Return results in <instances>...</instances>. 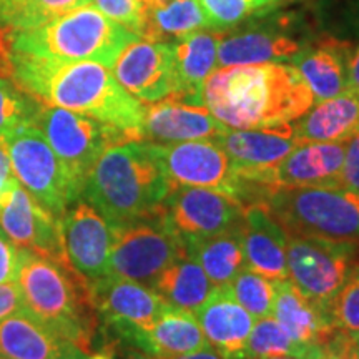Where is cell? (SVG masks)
<instances>
[{
	"instance_id": "1",
	"label": "cell",
	"mask_w": 359,
	"mask_h": 359,
	"mask_svg": "<svg viewBox=\"0 0 359 359\" xmlns=\"http://www.w3.org/2000/svg\"><path fill=\"white\" fill-rule=\"evenodd\" d=\"M11 79L47 107L100 120L142 140L145 105L128 93L109 67L8 52Z\"/></svg>"
},
{
	"instance_id": "2",
	"label": "cell",
	"mask_w": 359,
	"mask_h": 359,
	"mask_svg": "<svg viewBox=\"0 0 359 359\" xmlns=\"http://www.w3.org/2000/svg\"><path fill=\"white\" fill-rule=\"evenodd\" d=\"M201 100L231 130L293 123L314 105L311 90L290 64L223 67L205 80Z\"/></svg>"
},
{
	"instance_id": "3",
	"label": "cell",
	"mask_w": 359,
	"mask_h": 359,
	"mask_svg": "<svg viewBox=\"0 0 359 359\" xmlns=\"http://www.w3.org/2000/svg\"><path fill=\"white\" fill-rule=\"evenodd\" d=\"M175 187L151 143L133 140L100 156L82 195L110 226H118L160 218Z\"/></svg>"
},
{
	"instance_id": "4",
	"label": "cell",
	"mask_w": 359,
	"mask_h": 359,
	"mask_svg": "<svg viewBox=\"0 0 359 359\" xmlns=\"http://www.w3.org/2000/svg\"><path fill=\"white\" fill-rule=\"evenodd\" d=\"M17 283L24 309L83 353L92 354L98 313L88 280L72 264H62L20 248Z\"/></svg>"
},
{
	"instance_id": "5",
	"label": "cell",
	"mask_w": 359,
	"mask_h": 359,
	"mask_svg": "<svg viewBox=\"0 0 359 359\" xmlns=\"http://www.w3.org/2000/svg\"><path fill=\"white\" fill-rule=\"evenodd\" d=\"M137 34L109 19L95 6L77 7L47 24L19 32H6L7 50L57 60H88L115 65Z\"/></svg>"
},
{
	"instance_id": "6",
	"label": "cell",
	"mask_w": 359,
	"mask_h": 359,
	"mask_svg": "<svg viewBox=\"0 0 359 359\" xmlns=\"http://www.w3.org/2000/svg\"><path fill=\"white\" fill-rule=\"evenodd\" d=\"M288 235L359 245V195L336 187H275L266 200Z\"/></svg>"
},
{
	"instance_id": "7",
	"label": "cell",
	"mask_w": 359,
	"mask_h": 359,
	"mask_svg": "<svg viewBox=\"0 0 359 359\" xmlns=\"http://www.w3.org/2000/svg\"><path fill=\"white\" fill-rule=\"evenodd\" d=\"M34 125L47 138L80 193H83L88 175L109 148L133 142L127 132L114 125L43 103L35 115Z\"/></svg>"
},
{
	"instance_id": "8",
	"label": "cell",
	"mask_w": 359,
	"mask_h": 359,
	"mask_svg": "<svg viewBox=\"0 0 359 359\" xmlns=\"http://www.w3.org/2000/svg\"><path fill=\"white\" fill-rule=\"evenodd\" d=\"M358 243L288 235V278L309 302L327 313L331 302L359 269Z\"/></svg>"
},
{
	"instance_id": "9",
	"label": "cell",
	"mask_w": 359,
	"mask_h": 359,
	"mask_svg": "<svg viewBox=\"0 0 359 359\" xmlns=\"http://www.w3.org/2000/svg\"><path fill=\"white\" fill-rule=\"evenodd\" d=\"M15 178L43 208L62 218L67 208L80 198V190L34 123L22 125L6 135Z\"/></svg>"
},
{
	"instance_id": "10",
	"label": "cell",
	"mask_w": 359,
	"mask_h": 359,
	"mask_svg": "<svg viewBox=\"0 0 359 359\" xmlns=\"http://www.w3.org/2000/svg\"><path fill=\"white\" fill-rule=\"evenodd\" d=\"M151 147L175 185L224 193L243 206L253 201V185L236 177L230 158L215 140L151 143Z\"/></svg>"
},
{
	"instance_id": "11",
	"label": "cell",
	"mask_w": 359,
	"mask_h": 359,
	"mask_svg": "<svg viewBox=\"0 0 359 359\" xmlns=\"http://www.w3.org/2000/svg\"><path fill=\"white\" fill-rule=\"evenodd\" d=\"M161 217V215H160ZM111 228L109 275L154 286L156 278L185 257L182 241L161 218Z\"/></svg>"
},
{
	"instance_id": "12",
	"label": "cell",
	"mask_w": 359,
	"mask_h": 359,
	"mask_svg": "<svg viewBox=\"0 0 359 359\" xmlns=\"http://www.w3.org/2000/svg\"><path fill=\"white\" fill-rule=\"evenodd\" d=\"M296 17L264 12L223 34L218 43L217 67H240L290 62L308 40L294 37Z\"/></svg>"
},
{
	"instance_id": "13",
	"label": "cell",
	"mask_w": 359,
	"mask_h": 359,
	"mask_svg": "<svg viewBox=\"0 0 359 359\" xmlns=\"http://www.w3.org/2000/svg\"><path fill=\"white\" fill-rule=\"evenodd\" d=\"M161 222L180 240L210 238L243 228V205L224 193L177 185L165 200Z\"/></svg>"
},
{
	"instance_id": "14",
	"label": "cell",
	"mask_w": 359,
	"mask_h": 359,
	"mask_svg": "<svg viewBox=\"0 0 359 359\" xmlns=\"http://www.w3.org/2000/svg\"><path fill=\"white\" fill-rule=\"evenodd\" d=\"M0 230L22 250L57 263L72 264L67 257L62 219L43 208L20 183L0 203Z\"/></svg>"
},
{
	"instance_id": "15",
	"label": "cell",
	"mask_w": 359,
	"mask_h": 359,
	"mask_svg": "<svg viewBox=\"0 0 359 359\" xmlns=\"http://www.w3.org/2000/svg\"><path fill=\"white\" fill-rule=\"evenodd\" d=\"M88 285L98 318L114 338L133 327L151 325L168 306L154 288L122 276L105 275Z\"/></svg>"
},
{
	"instance_id": "16",
	"label": "cell",
	"mask_w": 359,
	"mask_h": 359,
	"mask_svg": "<svg viewBox=\"0 0 359 359\" xmlns=\"http://www.w3.org/2000/svg\"><path fill=\"white\" fill-rule=\"evenodd\" d=\"M111 69L118 83L142 103L160 102L177 90L173 42L140 37L120 53Z\"/></svg>"
},
{
	"instance_id": "17",
	"label": "cell",
	"mask_w": 359,
	"mask_h": 359,
	"mask_svg": "<svg viewBox=\"0 0 359 359\" xmlns=\"http://www.w3.org/2000/svg\"><path fill=\"white\" fill-rule=\"evenodd\" d=\"M213 140L228 155L238 178L264 187L268 173L299 145L291 123L255 130L228 128Z\"/></svg>"
},
{
	"instance_id": "18",
	"label": "cell",
	"mask_w": 359,
	"mask_h": 359,
	"mask_svg": "<svg viewBox=\"0 0 359 359\" xmlns=\"http://www.w3.org/2000/svg\"><path fill=\"white\" fill-rule=\"evenodd\" d=\"M62 219L67 257L88 281L109 275L111 228L88 201L75 200Z\"/></svg>"
},
{
	"instance_id": "19",
	"label": "cell",
	"mask_w": 359,
	"mask_h": 359,
	"mask_svg": "<svg viewBox=\"0 0 359 359\" xmlns=\"http://www.w3.org/2000/svg\"><path fill=\"white\" fill-rule=\"evenodd\" d=\"M156 359L183 356L210 346L195 314L168 304L156 320L145 327H133L115 338Z\"/></svg>"
},
{
	"instance_id": "20",
	"label": "cell",
	"mask_w": 359,
	"mask_h": 359,
	"mask_svg": "<svg viewBox=\"0 0 359 359\" xmlns=\"http://www.w3.org/2000/svg\"><path fill=\"white\" fill-rule=\"evenodd\" d=\"M226 132L228 127L218 122L205 105H190L168 97L145 107L142 140L151 143L213 140Z\"/></svg>"
},
{
	"instance_id": "21",
	"label": "cell",
	"mask_w": 359,
	"mask_h": 359,
	"mask_svg": "<svg viewBox=\"0 0 359 359\" xmlns=\"http://www.w3.org/2000/svg\"><path fill=\"white\" fill-rule=\"evenodd\" d=\"M241 238L246 266L269 280L288 278V233L273 215L266 201H255L243 206Z\"/></svg>"
},
{
	"instance_id": "22",
	"label": "cell",
	"mask_w": 359,
	"mask_h": 359,
	"mask_svg": "<svg viewBox=\"0 0 359 359\" xmlns=\"http://www.w3.org/2000/svg\"><path fill=\"white\" fill-rule=\"evenodd\" d=\"M195 318L215 351L224 359H245L255 318L236 302L230 286H215Z\"/></svg>"
},
{
	"instance_id": "23",
	"label": "cell",
	"mask_w": 359,
	"mask_h": 359,
	"mask_svg": "<svg viewBox=\"0 0 359 359\" xmlns=\"http://www.w3.org/2000/svg\"><path fill=\"white\" fill-rule=\"evenodd\" d=\"M344 160V142L299 143L266 177V187H336Z\"/></svg>"
},
{
	"instance_id": "24",
	"label": "cell",
	"mask_w": 359,
	"mask_h": 359,
	"mask_svg": "<svg viewBox=\"0 0 359 359\" xmlns=\"http://www.w3.org/2000/svg\"><path fill=\"white\" fill-rule=\"evenodd\" d=\"M0 356L7 359H87L90 354L22 309L0 321Z\"/></svg>"
},
{
	"instance_id": "25",
	"label": "cell",
	"mask_w": 359,
	"mask_h": 359,
	"mask_svg": "<svg viewBox=\"0 0 359 359\" xmlns=\"http://www.w3.org/2000/svg\"><path fill=\"white\" fill-rule=\"evenodd\" d=\"M351 47L334 39L306 42L290 60L311 90L314 103L346 92V64Z\"/></svg>"
},
{
	"instance_id": "26",
	"label": "cell",
	"mask_w": 359,
	"mask_h": 359,
	"mask_svg": "<svg viewBox=\"0 0 359 359\" xmlns=\"http://www.w3.org/2000/svg\"><path fill=\"white\" fill-rule=\"evenodd\" d=\"M222 35L212 29H201L173 42L177 90L172 98L190 105H203L201 92L205 80L217 69Z\"/></svg>"
},
{
	"instance_id": "27",
	"label": "cell",
	"mask_w": 359,
	"mask_h": 359,
	"mask_svg": "<svg viewBox=\"0 0 359 359\" xmlns=\"http://www.w3.org/2000/svg\"><path fill=\"white\" fill-rule=\"evenodd\" d=\"M271 316L291 339L304 346L326 343L338 331L331 325L327 313L309 302L290 278L276 280V296Z\"/></svg>"
},
{
	"instance_id": "28",
	"label": "cell",
	"mask_w": 359,
	"mask_h": 359,
	"mask_svg": "<svg viewBox=\"0 0 359 359\" xmlns=\"http://www.w3.org/2000/svg\"><path fill=\"white\" fill-rule=\"evenodd\" d=\"M291 127L299 143L346 142L359 132V95L346 90L316 103Z\"/></svg>"
},
{
	"instance_id": "29",
	"label": "cell",
	"mask_w": 359,
	"mask_h": 359,
	"mask_svg": "<svg viewBox=\"0 0 359 359\" xmlns=\"http://www.w3.org/2000/svg\"><path fill=\"white\" fill-rule=\"evenodd\" d=\"M180 241L187 257L193 258L203 268L215 286L230 285L238 273L246 268L241 230Z\"/></svg>"
},
{
	"instance_id": "30",
	"label": "cell",
	"mask_w": 359,
	"mask_h": 359,
	"mask_svg": "<svg viewBox=\"0 0 359 359\" xmlns=\"http://www.w3.org/2000/svg\"><path fill=\"white\" fill-rule=\"evenodd\" d=\"M143 7L142 39L170 42L196 30L208 29L196 0H140Z\"/></svg>"
},
{
	"instance_id": "31",
	"label": "cell",
	"mask_w": 359,
	"mask_h": 359,
	"mask_svg": "<svg viewBox=\"0 0 359 359\" xmlns=\"http://www.w3.org/2000/svg\"><path fill=\"white\" fill-rule=\"evenodd\" d=\"M151 288L172 306L195 313L206 302L215 285L203 268L185 255L170 264Z\"/></svg>"
},
{
	"instance_id": "32",
	"label": "cell",
	"mask_w": 359,
	"mask_h": 359,
	"mask_svg": "<svg viewBox=\"0 0 359 359\" xmlns=\"http://www.w3.org/2000/svg\"><path fill=\"white\" fill-rule=\"evenodd\" d=\"M92 0H0V29L29 30L50 22Z\"/></svg>"
},
{
	"instance_id": "33",
	"label": "cell",
	"mask_w": 359,
	"mask_h": 359,
	"mask_svg": "<svg viewBox=\"0 0 359 359\" xmlns=\"http://www.w3.org/2000/svg\"><path fill=\"white\" fill-rule=\"evenodd\" d=\"M320 344L304 346L291 339L273 316L259 318L251 327L245 348V359H263L271 356H299L313 359Z\"/></svg>"
},
{
	"instance_id": "34",
	"label": "cell",
	"mask_w": 359,
	"mask_h": 359,
	"mask_svg": "<svg viewBox=\"0 0 359 359\" xmlns=\"http://www.w3.org/2000/svg\"><path fill=\"white\" fill-rule=\"evenodd\" d=\"M230 290L238 303L253 318H266L273 314L276 296V280L259 275L248 266L241 269L230 285Z\"/></svg>"
},
{
	"instance_id": "35",
	"label": "cell",
	"mask_w": 359,
	"mask_h": 359,
	"mask_svg": "<svg viewBox=\"0 0 359 359\" xmlns=\"http://www.w3.org/2000/svg\"><path fill=\"white\" fill-rule=\"evenodd\" d=\"M208 29L228 32L251 17L268 12L269 0H196Z\"/></svg>"
},
{
	"instance_id": "36",
	"label": "cell",
	"mask_w": 359,
	"mask_h": 359,
	"mask_svg": "<svg viewBox=\"0 0 359 359\" xmlns=\"http://www.w3.org/2000/svg\"><path fill=\"white\" fill-rule=\"evenodd\" d=\"M40 105L42 103L25 93L12 79L0 77V137L22 125L34 123Z\"/></svg>"
},
{
	"instance_id": "37",
	"label": "cell",
	"mask_w": 359,
	"mask_h": 359,
	"mask_svg": "<svg viewBox=\"0 0 359 359\" xmlns=\"http://www.w3.org/2000/svg\"><path fill=\"white\" fill-rule=\"evenodd\" d=\"M331 325L341 333L359 338V269L339 290L327 308Z\"/></svg>"
},
{
	"instance_id": "38",
	"label": "cell",
	"mask_w": 359,
	"mask_h": 359,
	"mask_svg": "<svg viewBox=\"0 0 359 359\" xmlns=\"http://www.w3.org/2000/svg\"><path fill=\"white\" fill-rule=\"evenodd\" d=\"M95 7L111 20L127 27L142 37L143 7L140 0H92Z\"/></svg>"
},
{
	"instance_id": "39",
	"label": "cell",
	"mask_w": 359,
	"mask_h": 359,
	"mask_svg": "<svg viewBox=\"0 0 359 359\" xmlns=\"http://www.w3.org/2000/svg\"><path fill=\"white\" fill-rule=\"evenodd\" d=\"M339 187L359 195V132L344 142V160L339 173Z\"/></svg>"
},
{
	"instance_id": "40",
	"label": "cell",
	"mask_w": 359,
	"mask_h": 359,
	"mask_svg": "<svg viewBox=\"0 0 359 359\" xmlns=\"http://www.w3.org/2000/svg\"><path fill=\"white\" fill-rule=\"evenodd\" d=\"M20 248L12 243L0 230V285L7 281H15L19 273Z\"/></svg>"
},
{
	"instance_id": "41",
	"label": "cell",
	"mask_w": 359,
	"mask_h": 359,
	"mask_svg": "<svg viewBox=\"0 0 359 359\" xmlns=\"http://www.w3.org/2000/svg\"><path fill=\"white\" fill-rule=\"evenodd\" d=\"M24 309L22 293L17 281H7L0 285V321L20 313Z\"/></svg>"
},
{
	"instance_id": "42",
	"label": "cell",
	"mask_w": 359,
	"mask_h": 359,
	"mask_svg": "<svg viewBox=\"0 0 359 359\" xmlns=\"http://www.w3.org/2000/svg\"><path fill=\"white\" fill-rule=\"evenodd\" d=\"M353 339L354 338H351V336L341 333V331H336L326 343L320 344L318 353L314 354L313 359H343V354Z\"/></svg>"
},
{
	"instance_id": "43",
	"label": "cell",
	"mask_w": 359,
	"mask_h": 359,
	"mask_svg": "<svg viewBox=\"0 0 359 359\" xmlns=\"http://www.w3.org/2000/svg\"><path fill=\"white\" fill-rule=\"evenodd\" d=\"M346 90L359 95V47L351 48L346 64Z\"/></svg>"
},
{
	"instance_id": "44",
	"label": "cell",
	"mask_w": 359,
	"mask_h": 359,
	"mask_svg": "<svg viewBox=\"0 0 359 359\" xmlns=\"http://www.w3.org/2000/svg\"><path fill=\"white\" fill-rule=\"evenodd\" d=\"M170 359H224L222 354L215 351L212 346L205 348V349H200V351H195V353H190V354H183V356H175V358H170Z\"/></svg>"
},
{
	"instance_id": "45",
	"label": "cell",
	"mask_w": 359,
	"mask_h": 359,
	"mask_svg": "<svg viewBox=\"0 0 359 359\" xmlns=\"http://www.w3.org/2000/svg\"><path fill=\"white\" fill-rule=\"evenodd\" d=\"M348 17L351 25L359 30V0H349L348 4Z\"/></svg>"
},
{
	"instance_id": "46",
	"label": "cell",
	"mask_w": 359,
	"mask_h": 359,
	"mask_svg": "<svg viewBox=\"0 0 359 359\" xmlns=\"http://www.w3.org/2000/svg\"><path fill=\"white\" fill-rule=\"evenodd\" d=\"M122 359H156V358L150 356V354H147V353H143L142 349H137L133 346H127V344H125V351H123Z\"/></svg>"
},
{
	"instance_id": "47",
	"label": "cell",
	"mask_w": 359,
	"mask_h": 359,
	"mask_svg": "<svg viewBox=\"0 0 359 359\" xmlns=\"http://www.w3.org/2000/svg\"><path fill=\"white\" fill-rule=\"evenodd\" d=\"M0 77L11 79V64H8L7 50H0Z\"/></svg>"
},
{
	"instance_id": "48",
	"label": "cell",
	"mask_w": 359,
	"mask_h": 359,
	"mask_svg": "<svg viewBox=\"0 0 359 359\" xmlns=\"http://www.w3.org/2000/svg\"><path fill=\"white\" fill-rule=\"evenodd\" d=\"M87 359H115V344L114 346H109L98 353H92Z\"/></svg>"
},
{
	"instance_id": "49",
	"label": "cell",
	"mask_w": 359,
	"mask_h": 359,
	"mask_svg": "<svg viewBox=\"0 0 359 359\" xmlns=\"http://www.w3.org/2000/svg\"><path fill=\"white\" fill-rule=\"evenodd\" d=\"M343 359H359V349L356 346V339H353L351 343L348 344L346 351L343 354Z\"/></svg>"
},
{
	"instance_id": "50",
	"label": "cell",
	"mask_w": 359,
	"mask_h": 359,
	"mask_svg": "<svg viewBox=\"0 0 359 359\" xmlns=\"http://www.w3.org/2000/svg\"><path fill=\"white\" fill-rule=\"evenodd\" d=\"M294 2H302V0H269V6H268V12L275 11L278 7L283 6H288V4H294Z\"/></svg>"
},
{
	"instance_id": "51",
	"label": "cell",
	"mask_w": 359,
	"mask_h": 359,
	"mask_svg": "<svg viewBox=\"0 0 359 359\" xmlns=\"http://www.w3.org/2000/svg\"><path fill=\"white\" fill-rule=\"evenodd\" d=\"M0 48H7V40H6V30L0 29Z\"/></svg>"
},
{
	"instance_id": "52",
	"label": "cell",
	"mask_w": 359,
	"mask_h": 359,
	"mask_svg": "<svg viewBox=\"0 0 359 359\" xmlns=\"http://www.w3.org/2000/svg\"><path fill=\"white\" fill-rule=\"evenodd\" d=\"M263 359H304L299 356H271V358H263Z\"/></svg>"
},
{
	"instance_id": "53",
	"label": "cell",
	"mask_w": 359,
	"mask_h": 359,
	"mask_svg": "<svg viewBox=\"0 0 359 359\" xmlns=\"http://www.w3.org/2000/svg\"><path fill=\"white\" fill-rule=\"evenodd\" d=\"M356 346H358V349H359V338L356 339Z\"/></svg>"
},
{
	"instance_id": "54",
	"label": "cell",
	"mask_w": 359,
	"mask_h": 359,
	"mask_svg": "<svg viewBox=\"0 0 359 359\" xmlns=\"http://www.w3.org/2000/svg\"><path fill=\"white\" fill-rule=\"evenodd\" d=\"M0 359H7V358H2V356H0Z\"/></svg>"
}]
</instances>
